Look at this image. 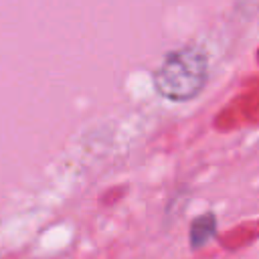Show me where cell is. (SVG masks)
Wrapping results in <instances>:
<instances>
[{
  "mask_svg": "<svg viewBox=\"0 0 259 259\" xmlns=\"http://www.w3.org/2000/svg\"><path fill=\"white\" fill-rule=\"evenodd\" d=\"M208 61L202 49L182 47L164 57L160 67L154 71L152 81L160 97L182 103L194 99L206 85Z\"/></svg>",
  "mask_w": 259,
  "mask_h": 259,
  "instance_id": "1",
  "label": "cell"
},
{
  "mask_svg": "<svg viewBox=\"0 0 259 259\" xmlns=\"http://www.w3.org/2000/svg\"><path fill=\"white\" fill-rule=\"evenodd\" d=\"M214 237H217V214L214 212H204V214L196 217L190 223L188 241H190V247L192 249L204 247Z\"/></svg>",
  "mask_w": 259,
  "mask_h": 259,
  "instance_id": "2",
  "label": "cell"
}]
</instances>
